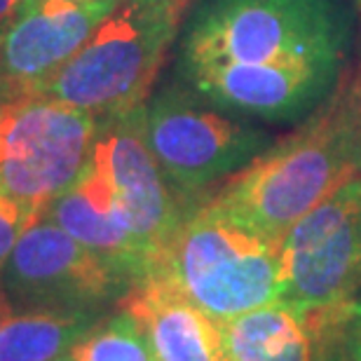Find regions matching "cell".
<instances>
[{"label": "cell", "mask_w": 361, "mask_h": 361, "mask_svg": "<svg viewBox=\"0 0 361 361\" xmlns=\"http://www.w3.org/2000/svg\"><path fill=\"white\" fill-rule=\"evenodd\" d=\"M350 38L341 0H190L176 71L209 63L343 68Z\"/></svg>", "instance_id": "2"}, {"label": "cell", "mask_w": 361, "mask_h": 361, "mask_svg": "<svg viewBox=\"0 0 361 361\" xmlns=\"http://www.w3.org/2000/svg\"><path fill=\"white\" fill-rule=\"evenodd\" d=\"M357 3H359V7H361V0H357Z\"/></svg>", "instance_id": "25"}, {"label": "cell", "mask_w": 361, "mask_h": 361, "mask_svg": "<svg viewBox=\"0 0 361 361\" xmlns=\"http://www.w3.org/2000/svg\"><path fill=\"white\" fill-rule=\"evenodd\" d=\"M129 288L118 270L42 214L0 268V295L12 312L99 317Z\"/></svg>", "instance_id": "7"}, {"label": "cell", "mask_w": 361, "mask_h": 361, "mask_svg": "<svg viewBox=\"0 0 361 361\" xmlns=\"http://www.w3.org/2000/svg\"><path fill=\"white\" fill-rule=\"evenodd\" d=\"M120 302L143 324L160 361H228L221 324L160 279L143 277Z\"/></svg>", "instance_id": "14"}, {"label": "cell", "mask_w": 361, "mask_h": 361, "mask_svg": "<svg viewBox=\"0 0 361 361\" xmlns=\"http://www.w3.org/2000/svg\"><path fill=\"white\" fill-rule=\"evenodd\" d=\"M122 0H21L0 33V75L12 99L38 94Z\"/></svg>", "instance_id": "10"}, {"label": "cell", "mask_w": 361, "mask_h": 361, "mask_svg": "<svg viewBox=\"0 0 361 361\" xmlns=\"http://www.w3.org/2000/svg\"><path fill=\"white\" fill-rule=\"evenodd\" d=\"M87 167L111 190L153 263L190 204L178 197L150 153L143 132V106L99 120Z\"/></svg>", "instance_id": "9"}, {"label": "cell", "mask_w": 361, "mask_h": 361, "mask_svg": "<svg viewBox=\"0 0 361 361\" xmlns=\"http://www.w3.org/2000/svg\"><path fill=\"white\" fill-rule=\"evenodd\" d=\"M99 120L40 94L0 111V195L45 212L85 171Z\"/></svg>", "instance_id": "6"}, {"label": "cell", "mask_w": 361, "mask_h": 361, "mask_svg": "<svg viewBox=\"0 0 361 361\" xmlns=\"http://www.w3.org/2000/svg\"><path fill=\"white\" fill-rule=\"evenodd\" d=\"M190 0H122L38 92L97 120L146 104Z\"/></svg>", "instance_id": "4"}, {"label": "cell", "mask_w": 361, "mask_h": 361, "mask_svg": "<svg viewBox=\"0 0 361 361\" xmlns=\"http://www.w3.org/2000/svg\"><path fill=\"white\" fill-rule=\"evenodd\" d=\"M38 219L40 212L0 195V268L7 261V256L12 254L19 237L26 233V228Z\"/></svg>", "instance_id": "17"}, {"label": "cell", "mask_w": 361, "mask_h": 361, "mask_svg": "<svg viewBox=\"0 0 361 361\" xmlns=\"http://www.w3.org/2000/svg\"><path fill=\"white\" fill-rule=\"evenodd\" d=\"M66 357L68 361H160L143 324L125 307L94 322Z\"/></svg>", "instance_id": "16"}, {"label": "cell", "mask_w": 361, "mask_h": 361, "mask_svg": "<svg viewBox=\"0 0 361 361\" xmlns=\"http://www.w3.org/2000/svg\"><path fill=\"white\" fill-rule=\"evenodd\" d=\"M143 132L162 174L188 204L242 171L274 143L270 132L214 106L180 80L146 99Z\"/></svg>", "instance_id": "5"}, {"label": "cell", "mask_w": 361, "mask_h": 361, "mask_svg": "<svg viewBox=\"0 0 361 361\" xmlns=\"http://www.w3.org/2000/svg\"><path fill=\"white\" fill-rule=\"evenodd\" d=\"M0 305H5V300H3V295H0Z\"/></svg>", "instance_id": "24"}, {"label": "cell", "mask_w": 361, "mask_h": 361, "mask_svg": "<svg viewBox=\"0 0 361 361\" xmlns=\"http://www.w3.org/2000/svg\"><path fill=\"white\" fill-rule=\"evenodd\" d=\"M99 317L59 312H12L0 307V361H56L80 341Z\"/></svg>", "instance_id": "15"}, {"label": "cell", "mask_w": 361, "mask_h": 361, "mask_svg": "<svg viewBox=\"0 0 361 361\" xmlns=\"http://www.w3.org/2000/svg\"><path fill=\"white\" fill-rule=\"evenodd\" d=\"M42 216L104 258L132 286L148 274L150 261L146 251L115 204L111 190L90 167H85L66 192L49 202Z\"/></svg>", "instance_id": "13"}, {"label": "cell", "mask_w": 361, "mask_h": 361, "mask_svg": "<svg viewBox=\"0 0 361 361\" xmlns=\"http://www.w3.org/2000/svg\"><path fill=\"white\" fill-rule=\"evenodd\" d=\"M221 324L228 361H334L343 343L355 345L345 305L249 310Z\"/></svg>", "instance_id": "12"}, {"label": "cell", "mask_w": 361, "mask_h": 361, "mask_svg": "<svg viewBox=\"0 0 361 361\" xmlns=\"http://www.w3.org/2000/svg\"><path fill=\"white\" fill-rule=\"evenodd\" d=\"M176 73L180 82L223 111L274 125L312 115L338 90L343 68L302 63H209Z\"/></svg>", "instance_id": "11"}, {"label": "cell", "mask_w": 361, "mask_h": 361, "mask_svg": "<svg viewBox=\"0 0 361 361\" xmlns=\"http://www.w3.org/2000/svg\"><path fill=\"white\" fill-rule=\"evenodd\" d=\"M357 176L355 136L345 85L307 120L274 141L204 197L268 240L281 242L302 216Z\"/></svg>", "instance_id": "1"}, {"label": "cell", "mask_w": 361, "mask_h": 361, "mask_svg": "<svg viewBox=\"0 0 361 361\" xmlns=\"http://www.w3.org/2000/svg\"><path fill=\"white\" fill-rule=\"evenodd\" d=\"M56 361H68V357H61V359H56Z\"/></svg>", "instance_id": "23"}, {"label": "cell", "mask_w": 361, "mask_h": 361, "mask_svg": "<svg viewBox=\"0 0 361 361\" xmlns=\"http://www.w3.org/2000/svg\"><path fill=\"white\" fill-rule=\"evenodd\" d=\"M343 305H345V314H348V322H350V331L357 341V338L361 336V284L357 286V291L343 302Z\"/></svg>", "instance_id": "19"}, {"label": "cell", "mask_w": 361, "mask_h": 361, "mask_svg": "<svg viewBox=\"0 0 361 361\" xmlns=\"http://www.w3.org/2000/svg\"><path fill=\"white\" fill-rule=\"evenodd\" d=\"M10 101H12V97H10V92H7V87H5L3 75H0V111H3V106L10 104Z\"/></svg>", "instance_id": "21"}, {"label": "cell", "mask_w": 361, "mask_h": 361, "mask_svg": "<svg viewBox=\"0 0 361 361\" xmlns=\"http://www.w3.org/2000/svg\"><path fill=\"white\" fill-rule=\"evenodd\" d=\"M146 277L160 279L212 319L226 322L279 302V242L197 200L157 251Z\"/></svg>", "instance_id": "3"}, {"label": "cell", "mask_w": 361, "mask_h": 361, "mask_svg": "<svg viewBox=\"0 0 361 361\" xmlns=\"http://www.w3.org/2000/svg\"><path fill=\"white\" fill-rule=\"evenodd\" d=\"M21 0H0V33L5 31V26L10 24L12 14L17 12Z\"/></svg>", "instance_id": "20"}, {"label": "cell", "mask_w": 361, "mask_h": 361, "mask_svg": "<svg viewBox=\"0 0 361 361\" xmlns=\"http://www.w3.org/2000/svg\"><path fill=\"white\" fill-rule=\"evenodd\" d=\"M352 361H361V336L352 345Z\"/></svg>", "instance_id": "22"}, {"label": "cell", "mask_w": 361, "mask_h": 361, "mask_svg": "<svg viewBox=\"0 0 361 361\" xmlns=\"http://www.w3.org/2000/svg\"><path fill=\"white\" fill-rule=\"evenodd\" d=\"M348 94L350 120H352V136H355V157H357V174H361V68L352 80L343 82Z\"/></svg>", "instance_id": "18"}, {"label": "cell", "mask_w": 361, "mask_h": 361, "mask_svg": "<svg viewBox=\"0 0 361 361\" xmlns=\"http://www.w3.org/2000/svg\"><path fill=\"white\" fill-rule=\"evenodd\" d=\"M281 298L293 307L345 302L361 284V174L305 214L279 242Z\"/></svg>", "instance_id": "8"}]
</instances>
